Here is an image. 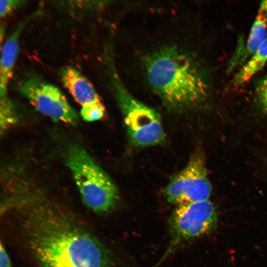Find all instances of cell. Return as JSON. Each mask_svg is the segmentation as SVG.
I'll use <instances>...</instances> for the list:
<instances>
[{"label":"cell","mask_w":267,"mask_h":267,"mask_svg":"<svg viewBox=\"0 0 267 267\" xmlns=\"http://www.w3.org/2000/svg\"><path fill=\"white\" fill-rule=\"evenodd\" d=\"M22 213L24 239L38 267H121L113 253L67 211L38 203Z\"/></svg>","instance_id":"1"},{"label":"cell","mask_w":267,"mask_h":267,"mask_svg":"<svg viewBox=\"0 0 267 267\" xmlns=\"http://www.w3.org/2000/svg\"><path fill=\"white\" fill-rule=\"evenodd\" d=\"M144 66L151 88L171 110L186 111L207 101L206 76L186 52L174 47L162 48L146 56Z\"/></svg>","instance_id":"2"},{"label":"cell","mask_w":267,"mask_h":267,"mask_svg":"<svg viewBox=\"0 0 267 267\" xmlns=\"http://www.w3.org/2000/svg\"><path fill=\"white\" fill-rule=\"evenodd\" d=\"M66 163L88 209L99 215L110 214L116 209L120 201L116 186L83 147L72 146Z\"/></svg>","instance_id":"3"},{"label":"cell","mask_w":267,"mask_h":267,"mask_svg":"<svg viewBox=\"0 0 267 267\" xmlns=\"http://www.w3.org/2000/svg\"><path fill=\"white\" fill-rule=\"evenodd\" d=\"M112 80L131 142L141 147L164 142L165 134L158 112L133 96L115 72L112 74Z\"/></svg>","instance_id":"4"},{"label":"cell","mask_w":267,"mask_h":267,"mask_svg":"<svg viewBox=\"0 0 267 267\" xmlns=\"http://www.w3.org/2000/svg\"><path fill=\"white\" fill-rule=\"evenodd\" d=\"M218 214L209 200L178 205L168 220L169 244L157 266L187 243L213 232Z\"/></svg>","instance_id":"5"},{"label":"cell","mask_w":267,"mask_h":267,"mask_svg":"<svg viewBox=\"0 0 267 267\" xmlns=\"http://www.w3.org/2000/svg\"><path fill=\"white\" fill-rule=\"evenodd\" d=\"M17 89L37 111L52 120L77 124V113L60 89L38 75L27 76L18 84Z\"/></svg>","instance_id":"6"},{"label":"cell","mask_w":267,"mask_h":267,"mask_svg":"<svg viewBox=\"0 0 267 267\" xmlns=\"http://www.w3.org/2000/svg\"><path fill=\"white\" fill-rule=\"evenodd\" d=\"M212 185L203 155L197 151L186 166L171 179L164 189L167 201L177 206L209 200Z\"/></svg>","instance_id":"7"},{"label":"cell","mask_w":267,"mask_h":267,"mask_svg":"<svg viewBox=\"0 0 267 267\" xmlns=\"http://www.w3.org/2000/svg\"><path fill=\"white\" fill-rule=\"evenodd\" d=\"M267 32V0H263L259 5L245 44H240L229 61L228 72L242 66L250 58L266 38Z\"/></svg>","instance_id":"8"},{"label":"cell","mask_w":267,"mask_h":267,"mask_svg":"<svg viewBox=\"0 0 267 267\" xmlns=\"http://www.w3.org/2000/svg\"><path fill=\"white\" fill-rule=\"evenodd\" d=\"M39 12L36 11L21 21L5 41L1 48L0 62V96L7 95V87L19 51V38L29 20Z\"/></svg>","instance_id":"9"},{"label":"cell","mask_w":267,"mask_h":267,"mask_svg":"<svg viewBox=\"0 0 267 267\" xmlns=\"http://www.w3.org/2000/svg\"><path fill=\"white\" fill-rule=\"evenodd\" d=\"M60 76L64 86L82 106L102 102L92 84L75 68L67 66L62 68Z\"/></svg>","instance_id":"10"},{"label":"cell","mask_w":267,"mask_h":267,"mask_svg":"<svg viewBox=\"0 0 267 267\" xmlns=\"http://www.w3.org/2000/svg\"><path fill=\"white\" fill-rule=\"evenodd\" d=\"M267 62V37L235 74L233 79L234 85L238 86L248 82L264 67Z\"/></svg>","instance_id":"11"},{"label":"cell","mask_w":267,"mask_h":267,"mask_svg":"<svg viewBox=\"0 0 267 267\" xmlns=\"http://www.w3.org/2000/svg\"><path fill=\"white\" fill-rule=\"evenodd\" d=\"M18 120L16 107L7 95L0 96V124L1 134H4Z\"/></svg>","instance_id":"12"},{"label":"cell","mask_w":267,"mask_h":267,"mask_svg":"<svg viewBox=\"0 0 267 267\" xmlns=\"http://www.w3.org/2000/svg\"><path fill=\"white\" fill-rule=\"evenodd\" d=\"M105 110L102 102L93 103L82 106L80 114L85 121L89 122H94L103 117Z\"/></svg>","instance_id":"13"},{"label":"cell","mask_w":267,"mask_h":267,"mask_svg":"<svg viewBox=\"0 0 267 267\" xmlns=\"http://www.w3.org/2000/svg\"><path fill=\"white\" fill-rule=\"evenodd\" d=\"M255 96L262 111L267 114V75L257 82L255 88Z\"/></svg>","instance_id":"14"},{"label":"cell","mask_w":267,"mask_h":267,"mask_svg":"<svg viewBox=\"0 0 267 267\" xmlns=\"http://www.w3.org/2000/svg\"><path fill=\"white\" fill-rule=\"evenodd\" d=\"M27 2L26 0H0V18L4 17L14 10L24 5Z\"/></svg>","instance_id":"15"},{"label":"cell","mask_w":267,"mask_h":267,"mask_svg":"<svg viewBox=\"0 0 267 267\" xmlns=\"http://www.w3.org/2000/svg\"><path fill=\"white\" fill-rule=\"evenodd\" d=\"M0 267H14L5 246L1 242L0 249Z\"/></svg>","instance_id":"16"}]
</instances>
